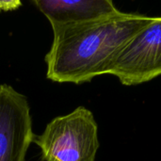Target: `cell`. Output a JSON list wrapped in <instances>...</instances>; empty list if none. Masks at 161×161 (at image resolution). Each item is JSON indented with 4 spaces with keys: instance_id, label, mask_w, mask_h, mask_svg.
Masks as SVG:
<instances>
[{
    "instance_id": "cell-1",
    "label": "cell",
    "mask_w": 161,
    "mask_h": 161,
    "mask_svg": "<svg viewBox=\"0 0 161 161\" xmlns=\"http://www.w3.org/2000/svg\"><path fill=\"white\" fill-rule=\"evenodd\" d=\"M154 19L120 11L82 25L52 27L54 38L44 58L46 77L58 83L82 84L108 75L121 49Z\"/></svg>"
},
{
    "instance_id": "cell-2",
    "label": "cell",
    "mask_w": 161,
    "mask_h": 161,
    "mask_svg": "<svg viewBox=\"0 0 161 161\" xmlns=\"http://www.w3.org/2000/svg\"><path fill=\"white\" fill-rule=\"evenodd\" d=\"M33 142L43 161H94L99 149L98 125L92 112L78 107L54 118Z\"/></svg>"
},
{
    "instance_id": "cell-3",
    "label": "cell",
    "mask_w": 161,
    "mask_h": 161,
    "mask_svg": "<svg viewBox=\"0 0 161 161\" xmlns=\"http://www.w3.org/2000/svg\"><path fill=\"white\" fill-rule=\"evenodd\" d=\"M108 75L125 86L142 84L161 75V17H155L127 42Z\"/></svg>"
},
{
    "instance_id": "cell-4",
    "label": "cell",
    "mask_w": 161,
    "mask_h": 161,
    "mask_svg": "<svg viewBox=\"0 0 161 161\" xmlns=\"http://www.w3.org/2000/svg\"><path fill=\"white\" fill-rule=\"evenodd\" d=\"M27 98L10 85H0V161H25L33 142Z\"/></svg>"
},
{
    "instance_id": "cell-5",
    "label": "cell",
    "mask_w": 161,
    "mask_h": 161,
    "mask_svg": "<svg viewBox=\"0 0 161 161\" xmlns=\"http://www.w3.org/2000/svg\"><path fill=\"white\" fill-rule=\"evenodd\" d=\"M51 27L82 25L120 12L110 0H33Z\"/></svg>"
},
{
    "instance_id": "cell-6",
    "label": "cell",
    "mask_w": 161,
    "mask_h": 161,
    "mask_svg": "<svg viewBox=\"0 0 161 161\" xmlns=\"http://www.w3.org/2000/svg\"><path fill=\"white\" fill-rule=\"evenodd\" d=\"M22 6V3L19 1H0V9L1 10H9L15 9Z\"/></svg>"
}]
</instances>
